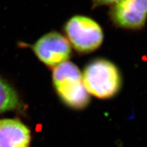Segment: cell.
<instances>
[{
    "label": "cell",
    "mask_w": 147,
    "mask_h": 147,
    "mask_svg": "<svg viewBox=\"0 0 147 147\" xmlns=\"http://www.w3.org/2000/svg\"><path fill=\"white\" fill-rule=\"evenodd\" d=\"M30 131L16 119H0V147H29Z\"/></svg>",
    "instance_id": "8992f818"
},
{
    "label": "cell",
    "mask_w": 147,
    "mask_h": 147,
    "mask_svg": "<svg viewBox=\"0 0 147 147\" xmlns=\"http://www.w3.org/2000/svg\"><path fill=\"white\" fill-rule=\"evenodd\" d=\"M82 74L87 92L97 98H112L121 89V73L116 64L109 59H92L86 64Z\"/></svg>",
    "instance_id": "6da1fadb"
},
{
    "label": "cell",
    "mask_w": 147,
    "mask_h": 147,
    "mask_svg": "<svg viewBox=\"0 0 147 147\" xmlns=\"http://www.w3.org/2000/svg\"><path fill=\"white\" fill-rule=\"evenodd\" d=\"M120 0H91L93 8H96L100 6H112Z\"/></svg>",
    "instance_id": "ba28073f"
},
{
    "label": "cell",
    "mask_w": 147,
    "mask_h": 147,
    "mask_svg": "<svg viewBox=\"0 0 147 147\" xmlns=\"http://www.w3.org/2000/svg\"><path fill=\"white\" fill-rule=\"evenodd\" d=\"M36 57L49 67L54 68L68 61L72 56V47L65 36L57 31L45 34L32 46Z\"/></svg>",
    "instance_id": "277c9868"
},
{
    "label": "cell",
    "mask_w": 147,
    "mask_h": 147,
    "mask_svg": "<svg viewBox=\"0 0 147 147\" xmlns=\"http://www.w3.org/2000/svg\"><path fill=\"white\" fill-rule=\"evenodd\" d=\"M19 103L15 90L0 78V113L16 109Z\"/></svg>",
    "instance_id": "52a82bcc"
},
{
    "label": "cell",
    "mask_w": 147,
    "mask_h": 147,
    "mask_svg": "<svg viewBox=\"0 0 147 147\" xmlns=\"http://www.w3.org/2000/svg\"><path fill=\"white\" fill-rule=\"evenodd\" d=\"M109 16L118 28L141 30L147 22V0H120L110 7Z\"/></svg>",
    "instance_id": "5b68a950"
},
{
    "label": "cell",
    "mask_w": 147,
    "mask_h": 147,
    "mask_svg": "<svg viewBox=\"0 0 147 147\" xmlns=\"http://www.w3.org/2000/svg\"><path fill=\"white\" fill-rule=\"evenodd\" d=\"M52 82L59 98L67 106L77 110L88 106L90 96L84 86L82 74L76 64L68 61L54 67Z\"/></svg>",
    "instance_id": "7a4b0ae2"
},
{
    "label": "cell",
    "mask_w": 147,
    "mask_h": 147,
    "mask_svg": "<svg viewBox=\"0 0 147 147\" xmlns=\"http://www.w3.org/2000/svg\"><path fill=\"white\" fill-rule=\"evenodd\" d=\"M63 31L71 47L80 54L96 51L104 41L102 27L96 20L86 16L71 17L64 24Z\"/></svg>",
    "instance_id": "3957f363"
}]
</instances>
